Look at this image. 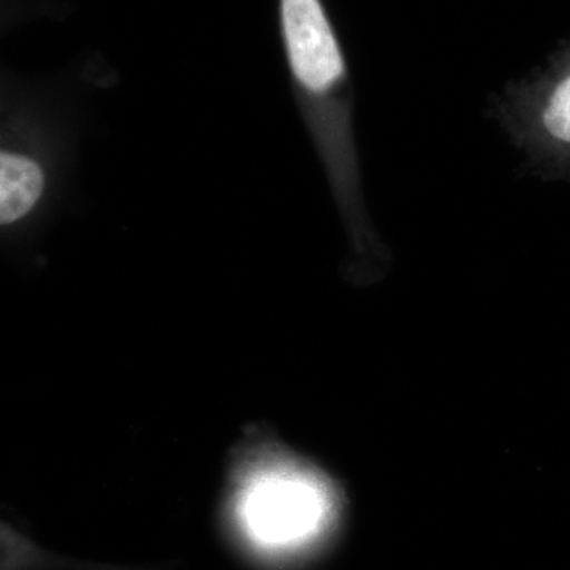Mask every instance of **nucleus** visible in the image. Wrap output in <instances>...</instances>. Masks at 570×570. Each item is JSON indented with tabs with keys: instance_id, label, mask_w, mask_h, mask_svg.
Returning <instances> with one entry per match:
<instances>
[{
	"instance_id": "nucleus-1",
	"label": "nucleus",
	"mask_w": 570,
	"mask_h": 570,
	"mask_svg": "<svg viewBox=\"0 0 570 570\" xmlns=\"http://www.w3.org/2000/svg\"><path fill=\"white\" fill-rule=\"evenodd\" d=\"M325 491L307 474L279 468L250 480L242 515L253 539L272 549H288L313 538L326 519Z\"/></svg>"
},
{
	"instance_id": "nucleus-2",
	"label": "nucleus",
	"mask_w": 570,
	"mask_h": 570,
	"mask_svg": "<svg viewBox=\"0 0 570 570\" xmlns=\"http://www.w3.org/2000/svg\"><path fill=\"white\" fill-rule=\"evenodd\" d=\"M283 24L295 77L314 92L344 73V61L318 0H283Z\"/></svg>"
},
{
	"instance_id": "nucleus-3",
	"label": "nucleus",
	"mask_w": 570,
	"mask_h": 570,
	"mask_svg": "<svg viewBox=\"0 0 570 570\" xmlns=\"http://www.w3.org/2000/svg\"><path fill=\"white\" fill-rule=\"evenodd\" d=\"M43 189V175L36 163L2 154L0 159V219L14 223L31 212Z\"/></svg>"
},
{
	"instance_id": "nucleus-4",
	"label": "nucleus",
	"mask_w": 570,
	"mask_h": 570,
	"mask_svg": "<svg viewBox=\"0 0 570 570\" xmlns=\"http://www.w3.org/2000/svg\"><path fill=\"white\" fill-rule=\"evenodd\" d=\"M543 124L554 138L570 142V77L551 96L543 112Z\"/></svg>"
}]
</instances>
